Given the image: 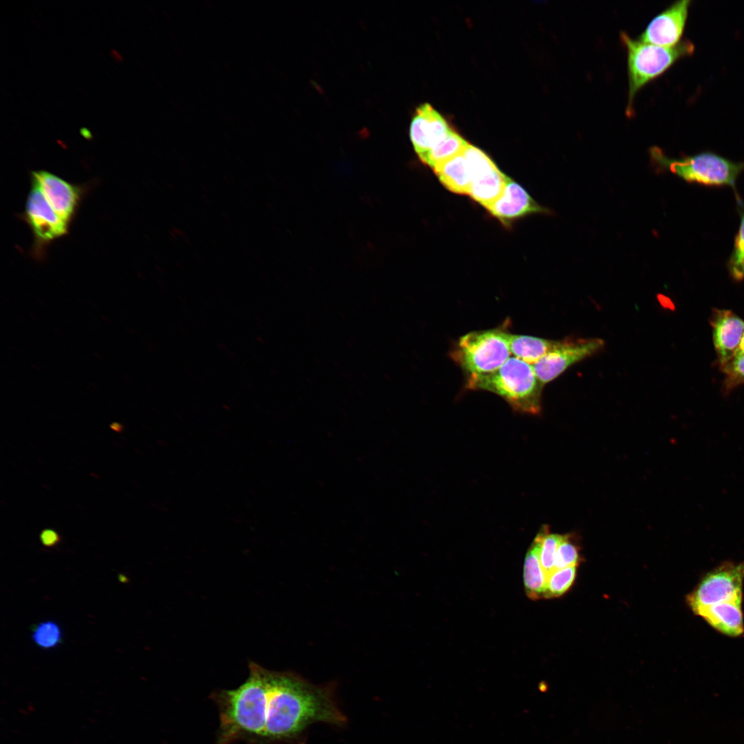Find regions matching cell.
I'll return each instance as SVG.
<instances>
[{"label": "cell", "instance_id": "obj_1", "mask_svg": "<svg viewBox=\"0 0 744 744\" xmlns=\"http://www.w3.org/2000/svg\"><path fill=\"white\" fill-rule=\"evenodd\" d=\"M245 682L214 696L220 725L216 744H266L291 738L305 728L313 699L305 679L250 662Z\"/></svg>", "mask_w": 744, "mask_h": 744}, {"label": "cell", "instance_id": "obj_2", "mask_svg": "<svg viewBox=\"0 0 744 744\" xmlns=\"http://www.w3.org/2000/svg\"><path fill=\"white\" fill-rule=\"evenodd\" d=\"M466 387L493 393L519 413L539 415L541 411L544 385L533 365L515 357H510L493 372L467 378Z\"/></svg>", "mask_w": 744, "mask_h": 744}, {"label": "cell", "instance_id": "obj_3", "mask_svg": "<svg viewBox=\"0 0 744 744\" xmlns=\"http://www.w3.org/2000/svg\"><path fill=\"white\" fill-rule=\"evenodd\" d=\"M650 155L652 163L661 170H668L690 183L729 186L734 191L735 196H738L736 181L744 170L743 162H734L711 152L671 158L658 147H651Z\"/></svg>", "mask_w": 744, "mask_h": 744}, {"label": "cell", "instance_id": "obj_4", "mask_svg": "<svg viewBox=\"0 0 744 744\" xmlns=\"http://www.w3.org/2000/svg\"><path fill=\"white\" fill-rule=\"evenodd\" d=\"M621 39L628 53V102L626 114L632 113L634 97L649 81L661 75L680 58L692 54L694 46L688 40L665 47L634 39L626 32Z\"/></svg>", "mask_w": 744, "mask_h": 744}, {"label": "cell", "instance_id": "obj_5", "mask_svg": "<svg viewBox=\"0 0 744 744\" xmlns=\"http://www.w3.org/2000/svg\"><path fill=\"white\" fill-rule=\"evenodd\" d=\"M509 333L502 327L468 332L458 339L451 357L467 378L493 372L510 358Z\"/></svg>", "mask_w": 744, "mask_h": 744}, {"label": "cell", "instance_id": "obj_6", "mask_svg": "<svg viewBox=\"0 0 744 744\" xmlns=\"http://www.w3.org/2000/svg\"><path fill=\"white\" fill-rule=\"evenodd\" d=\"M744 560L726 561L707 572L687 596L694 612L699 608L743 597Z\"/></svg>", "mask_w": 744, "mask_h": 744}, {"label": "cell", "instance_id": "obj_7", "mask_svg": "<svg viewBox=\"0 0 744 744\" xmlns=\"http://www.w3.org/2000/svg\"><path fill=\"white\" fill-rule=\"evenodd\" d=\"M603 347L604 341L598 338L556 340L553 347L533 364V370L544 386L558 378L572 365L593 355Z\"/></svg>", "mask_w": 744, "mask_h": 744}, {"label": "cell", "instance_id": "obj_8", "mask_svg": "<svg viewBox=\"0 0 744 744\" xmlns=\"http://www.w3.org/2000/svg\"><path fill=\"white\" fill-rule=\"evenodd\" d=\"M453 130L446 118L431 104L424 103L417 106L411 121L409 136L420 160Z\"/></svg>", "mask_w": 744, "mask_h": 744}, {"label": "cell", "instance_id": "obj_9", "mask_svg": "<svg viewBox=\"0 0 744 744\" xmlns=\"http://www.w3.org/2000/svg\"><path fill=\"white\" fill-rule=\"evenodd\" d=\"M486 209L506 228L526 216L552 213L549 209L539 205L523 187L509 177L502 196Z\"/></svg>", "mask_w": 744, "mask_h": 744}, {"label": "cell", "instance_id": "obj_10", "mask_svg": "<svg viewBox=\"0 0 744 744\" xmlns=\"http://www.w3.org/2000/svg\"><path fill=\"white\" fill-rule=\"evenodd\" d=\"M690 3V0H681L670 6L651 20L638 39L643 43L665 47L679 43Z\"/></svg>", "mask_w": 744, "mask_h": 744}, {"label": "cell", "instance_id": "obj_11", "mask_svg": "<svg viewBox=\"0 0 744 744\" xmlns=\"http://www.w3.org/2000/svg\"><path fill=\"white\" fill-rule=\"evenodd\" d=\"M25 215L39 240L48 241L61 236L67 231L68 223L53 209L34 179L28 197Z\"/></svg>", "mask_w": 744, "mask_h": 744}, {"label": "cell", "instance_id": "obj_12", "mask_svg": "<svg viewBox=\"0 0 744 744\" xmlns=\"http://www.w3.org/2000/svg\"><path fill=\"white\" fill-rule=\"evenodd\" d=\"M710 324L714 346L721 366L737 353L744 332V321L730 310L714 309Z\"/></svg>", "mask_w": 744, "mask_h": 744}, {"label": "cell", "instance_id": "obj_13", "mask_svg": "<svg viewBox=\"0 0 744 744\" xmlns=\"http://www.w3.org/2000/svg\"><path fill=\"white\" fill-rule=\"evenodd\" d=\"M32 179L37 183L53 209L68 223L77 206L79 198L78 188L46 171L34 172Z\"/></svg>", "mask_w": 744, "mask_h": 744}, {"label": "cell", "instance_id": "obj_14", "mask_svg": "<svg viewBox=\"0 0 744 744\" xmlns=\"http://www.w3.org/2000/svg\"><path fill=\"white\" fill-rule=\"evenodd\" d=\"M742 599H735L701 608L694 612L710 626L726 636L736 637L744 632Z\"/></svg>", "mask_w": 744, "mask_h": 744}, {"label": "cell", "instance_id": "obj_15", "mask_svg": "<svg viewBox=\"0 0 744 744\" xmlns=\"http://www.w3.org/2000/svg\"><path fill=\"white\" fill-rule=\"evenodd\" d=\"M440 183L449 191L462 195H469L471 176L463 152L433 169Z\"/></svg>", "mask_w": 744, "mask_h": 744}, {"label": "cell", "instance_id": "obj_16", "mask_svg": "<svg viewBox=\"0 0 744 744\" xmlns=\"http://www.w3.org/2000/svg\"><path fill=\"white\" fill-rule=\"evenodd\" d=\"M540 536L537 535L526 555L524 565V583L526 595L532 600L544 598L547 577L539 559Z\"/></svg>", "mask_w": 744, "mask_h": 744}, {"label": "cell", "instance_id": "obj_17", "mask_svg": "<svg viewBox=\"0 0 744 744\" xmlns=\"http://www.w3.org/2000/svg\"><path fill=\"white\" fill-rule=\"evenodd\" d=\"M556 340L535 336L509 333L510 353L531 365L539 360L555 344Z\"/></svg>", "mask_w": 744, "mask_h": 744}, {"label": "cell", "instance_id": "obj_18", "mask_svg": "<svg viewBox=\"0 0 744 744\" xmlns=\"http://www.w3.org/2000/svg\"><path fill=\"white\" fill-rule=\"evenodd\" d=\"M507 178L497 167L486 176L473 181L469 196L486 209L502 196Z\"/></svg>", "mask_w": 744, "mask_h": 744}, {"label": "cell", "instance_id": "obj_19", "mask_svg": "<svg viewBox=\"0 0 744 744\" xmlns=\"http://www.w3.org/2000/svg\"><path fill=\"white\" fill-rule=\"evenodd\" d=\"M468 143L454 130L421 161L433 169L437 165L462 154Z\"/></svg>", "mask_w": 744, "mask_h": 744}, {"label": "cell", "instance_id": "obj_20", "mask_svg": "<svg viewBox=\"0 0 744 744\" xmlns=\"http://www.w3.org/2000/svg\"><path fill=\"white\" fill-rule=\"evenodd\" d=\"M740 225L734 238L732 252L727 263L731 277L736 281L744 280V202L736 198Z\"/></svg>", "mask_w": 744, "mask_h": 744}, {"label": "cell", "instance_id": "obj_21", "mask_svg": "<svg viewBox=\"0 0 744 744\" xmlns=\"http://www.w3.org/2000/svg\"><path fill=\"white\" fill-rule=\"evenodd\" d=\"M540 536L539 559L542 569L547 577L555 570V556L564 535L550 533L544 525L538 533Z\"/></svg>", "mask_w": 744, "mask_h": 744}, {"label": "cell", "instance_id": "obj_22", "mask_svg": "<svg viewBox=\"0 0 744 744\" xmlns=\"http://www.w3.org/2000/svg\"><path fill=\"white\" fill-rule=\"evenodd\" d=\"M32 639L40 648L52 649L61 644L63 639L62 631L55 621H44L33 626Z\"/></svg>", "mask_w": 744, "mask_h": 744}, {"label": "cell", "instance_id": "obj_23", "mask_svg": "<svg viewBox=\"0 0 744 744\" xmlns=\"http://www.w3.org/2000/svg\"><path fill=\"white\" fill-rule=\"evenodd\" d=\"M577 566L555 570L548 577L544 598L558 597L564 595L572 585Z\"/></svg>", "mask_w": 744, "mask_h": 744}, {"label": "cell", "instance_id": "obj_24", "mask_svg": "<svg viewBox=\"0 0 744 744\" xmlns=\"http://www.w3.org/2000/svg\"><path fill=\"white\" fill-rule=\"evenodd\" d=\"M579 546L570 534L564 535L555 556V570L577 566L579 562Z\"/></svg>", "mask_w": 744, "mask_h": 744}, {"label": "cell", "instance_id": "obj_25", "mask_svg": "<svg viewBox=\"0 0 744 744\" xmlns=\"http://www.w3.org/2000/svg\"><path fill=\"white\" fill-rule=\"evenodd\" d=\"M725 374V386L731 389L744 383V353H737L730 360L721 366Z\"/></svg>", "mask_w": 744, "mask_h": 744}, {"label": "cell", "instance_id": "obj_26", "mask_svg": "<svg viewBox=\"0 0 744 744\" xmlns=\"http://www.w3.org/2000/svg\"><path fill=\"white\" fill-rule=\"evenodd\" d=\"M40 540L43 546L53 547L60 541V537L54 530L45 529L40 535Z\"/></svg>", "mask_w": 744, "mask_h": 744}, {"label": "cell", "instance_id": "obj_27", "mask_svg": "<svg viewBox=\"0 0 744 744\" xmlns=\"http://www.w3.org/2000/svg\"><path fill=\"white\" fill-rule=\"evenodd\" d=\"M80 134L86 139L90 140L92 138L91 132L86 127H82L80 130Z\"/></svg>", "mask_w": 744, "mask_h": 744}, {"label": "cell", "instance_id": "obj_28", "mask_svg": "<svg viewBox=\"0 0 744 744\" xmlns=\"http://www.w3.org/2000/svg\"><path fill=\"white\" fill-rule=\"evenodd\" d=\"M111 54L116 59V61H123L122 56L119 54V53L117 51H116L114 50H111Z\"/></svg>", "mask_w": 744, "mask_h": 744}, {"label": "cell", "instance_id": "obj_29", "mask_svg": "<svg viewBox=\"0 0 744 744\" xmlns=\"http://www.w3.org/2000/svg\"><path fill=\"white\" fill-rule=\"evenodd\" d=\"M737 353H744V332Z\"/></svg>", "mask_w": 744, "mask_h": 744}, {"label": "cell", "instance_id": "obj_30", "mask_svg": "<svg viewBox=\"0 0 744 744\" xmlns=\"http://www.w3.org/2000/svg\"><path fill=\"white\" fill-rule=\"evenodd\" d=\"M118 579L121 583H124V582L127 581V577L125 576H124L123 575H118Z\"/></svg>", "mask_w": 744, "mask_h": 744}]
</instances>
